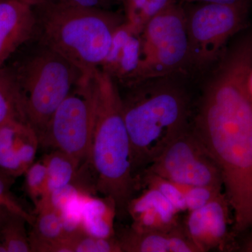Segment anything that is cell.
<instances>
[{"mask_svg":"<svg viewBox=\"0 0 252 252\" xmlns=\"http://www.w3.org/2000/svg\"><path fill=\"white\" fill-rule=\"evenodd\" d=\"M193 133L220 169L235 229L252 227V96L244 74L208 79Z\"/></svg>","mask_w":252,"mask_h":252,"instance_id":"cell-1","label":"cell"},{"mask_svg":"<svg viewBox=\"0 0 252 252\" xmlns=\"http://www.w3.org/2000/svg\"><path fill=\"white\" fill-rule=\"evenodd\" d=\"M93 100L90 149L75 182L114 204L117 215L127 214L136 187L131 163L130 140L117 83L100 69L89 74Z\"/></svg>","mask_w":252,"mask_h":252,"instance_id":"cell-2","label":"cell"},{"mask_svg":"<svg viewBox=\"0 0 252 252\" xmlns=\"http://www.w3.org/2000/svg\"><path fill=\"white\" fill-rule=\"evenodd\" d=\"M165 77L123 86L126 93L120 94L133 172L150 165L187 130V95L180 86Z\"/></svg>","mask_w":252,"mask_h":252,"instance_id":"cell-3","label":"cell"},{"mask_svg":"<svg viewBox=\"0 0 252 252\" xmlns=\"http://www.w3.org/2000/svg\"><path fill=\"white\" fill-rule=\"evenodd\" d=\"M34 7L36 37L79 68L84 74L99 69L124 15L111 10L80 9L56 2Z\"/></svg>","mask_w":252,"mask_h":252,"instance_id":"cell-4","label":"cell"},{"mask_svg":"<svg viewBox=\"0 0 252 252\" xmlns=\"http://www.w3.org/2000/svg\"><path fill=\"white\" fill-rule=\"evenodd\" d=\"M20 50L18 59L5 65L14 76L28 124L39 137L84 74L36 36Z\"/></svg>","mask_w":252,"mask_h":252,"instance_id":"cell-5","label":"cell"},{"mask_svg":"<svg viewBox=\"0 0 252 252\" xmlns=\"http://www.w3.org/2000/svg\"><path fill=\"white\" fill-rule=\"evenodd\" d=\"M141 39L140 65L130 84L167 77L189 64L187 15L175 2L147 22Z\"/></svg>","mask_w":252,"mask_h":252,"instance_id":"cell-6","label":"cell"},{"mask_svg":"<svg viewBox=\"0 0 252 252\" xmlns=\"http://www.w3.org/2000/svg\"><path fill=\"white\" fill-rule=\"evenodd\" d=\"M248 1L200 2L186 11L190 64L203 67L218 58L225 42L245 27Z\"/></svg>","mask_w":252,"mask_h":252,"instance_id":"cell-7","label":"cell"},{"mask_svg":"<svg viewBox=\"0 0 252 252\" xmlns=\"http://www.w3.org/2000/svg\"><path fill=\"white\" fill-rule=\"evenodd\" d=\"M92 128V95L89 74H85L38 137L39 145L71 156L81 167L89 155Z\"/></svg>","mask_w":252,"mask_h":252,"instance_id":"cell-8","label":"cell"},{"mask_svg":"<svg viewBox=\"0 0 252 252\" xmlns=\"http://www.w3.org/2000/svg\"><path fill=\"white\" fill-rule=\"evenodd\" d=\"M145 171L182 185L223 186L216 162L193 132L187 130L172 141Z\"/></svg>","mask_w":252,"mask_h":252,"instance_id":"cell-9","label":"cell"},{"mask_svg":"<svg viewBox=\"0 0 252 252\" xmlns=\"http://www.w3.org/2000/svg\"><path fill=\"white\" fill-rule=\"evenodd\" d=\"M36 33L33 6L23 0H0V68L34 39Z\"/></svg>","mask_w":252,"mask_h":252,"instance_id":"cell-10","label":"cell"},{"mask_svg":"<svg viewBox=\"0 0 252 252\" xmlns=\"http://www.w3.org/2000/svg\"><path fill=\"white\" fill-rule=\"evenodd\" d=\"M229 205L225 194H220L203 207L189 212L185 232L200 252L220 248L228 235Z\"/></svg>","mask_w":252,"mask_h":252,"instance_id":"cell-11","label":"cell"},{"mask_svg":"<svg viewBox=\"0 0 252 252\" xmlns=\"http://www.w3.org/2000/svg\"><path fill=\"white\" fill-rule=\"evenodd\" d=\"M39 146L35 131L27 123L13 122L0 128V172L6 177L24 175L34 162Z\"/></svg>","mask_w":252,"mask_h":252,"instance_id":"cell-12","label":"cell"},{"mask_svg":"<svg viewBox=\"0 0 252 252\" xmlns=\"http://www.w3.org/2000/svg\"><path fill=\"white\" fill-rule=\"evenodd\" d=\"M141 32L127 22L116 30L112 44L99 69L108 74L117 85L132 82L140 65Z\"/></svg>","mask_w":252,"mask_h":252,"instance_id":"cell-13","label":"cell"},{"mask_svg":"<svg viewBox=\"0 0 252 252\" xmlns=\"http://www.w3.org/2000/svg\"><path fill=\"white\" fill-rule=\"evenodd\" d=\"M176 210L160 192L147 188L140 196L132 198L127 214L132 219V229L137 231L172 230L179 226Z\"/></svg>","mask_w":252,"mask_h":252,"instance_id":"cell-14","label":"cell"},{"mask_svg":"<svg viewBox=\"0 0 252 252\" xmlns=\"http://www.w3.org/2000/svg\"><path fill=\"white\" fill-rule=\"evenodd\" d=\"M118 240L122 252H200L180 225L172 230L153 231L130 228Z\"/></svg>","mask_w":252,"mask_h":252,"instance_id":"cell-15","label":"cell"},{"mask_svg":"<svg viewBox=\"0 0 252 252\" xmlns=\"http://www.w3.org/2000/svg\"><path fill=\"white\" fill-rule=\"evenodd\" d=\"M117 215L114 204L108 199L83 193L81 202V228L88 234L99 238L114 236V219Z\"/></svg>","mask_w":252,"mask_h":252,"instance_id":"cell-16","label":"cell"},{"mask_svg":"<svg viewBox=\"0 0 252 252\" xmlns=\"http://www.w3.org/2000/svg\"><path fill=\"white\" fill-rule=\"evenodd\" d=\"M36 216L29 233L31 252H46L51 244L65 236L61 214L49 207L34 210Z\"/></svg>","mask_w":252,"mask_h":252,"instance_id":"cell-17","label":"cell"},{"mask_svg":"<svg viewBox=\"0 0 252 252\" xmlns=\"http://www.w3.org/2000/svg\"><path fill=\"white\" fill-rule=\"evenodd\" d=\"M16 122L28 124L14 76L4 65L0 68V128Z\"/></svg>","mask_w":252,"mask_h":252,"instance_id":"cell-18","label":"cell"},{"mask_svg":"<svg viewBox=\"0 0 252 252\" xmlns=\"http://www.w3.org/2000/svg\"><path fill=\"white\" fill-rule=\"evenodd\" d=\"M41 161L44 162L47 170L46 195L56 189L74 184L80 164L74 158L61 151L54 149L44 156Z\"/></svg>","mask_w":252,"mask_h":252,"instance_id":"cell-19","label":"cell"},{"mask_svg":"<svg viewBox=\"0 0 252 252\" xmlns=\"http://www.w3.org/2000/svg\"><path fill=\"white\" fill-rule=\"evenodd\" d=\"M28 220L17 214L9 212L0 223V252H31Z\"/></svg>","mask_w":252,"mask_h":252,"instance_id":"cell-20","label":"cell"},{"mask_svg":"<svg viewBox=\"0 0 252 252\" xmlns=\"http://www.w3.org/2000/svg\"><path fill=\"white\" fill-rule=\"evenodd\" d=\"M124 9L126 22L136 31L142 30L152 18L166 9L173 0H120Z\"/></svg>","mask_w":252,"mask_h":252,"instance_id":"cell-21","label":"cell"},{"mask_svg":"<svg viewBox=\"0 0 252 252\" xmlns=\"http://www.w3.org/2000/svg\"><path fill=\"white\" fill-rule=\"evenodd\" d=\"M71 252H122L117 238H104L88 234L83 230L67 234Z\"/></svg>","mask_w":252,"mask_h":252,"instance_id":"cell-22","label":"cell"},{"mask_svg":"<svg viewBox=\"0 0 252 252\" xmlns=\"http://www.w3.org/2000/svg\"><path fill=\"white\" fill-rule=\"evenodd\" d=\"M143 182L147 188L156 189L160 192L179 212L187 210L185 196L175 182L146 171L144 175Z\"/></svg>","mask_w":252,"mask_h":252,"instance_id":"cell-23","label":"cell"},{"mask_svg":"<svg viewBox=\"0 0 252 252\" xmlns=\"http://www.w3.org/2000/svg\"><path fill=\"white\" fill-rule=\"evenodd\" d=\"M25 189L28 196L36 205L47 193V170L44 162H34L24 173Z\"/></svg>","mask_w":252,"mask_h":252,"instance_id":"cell-24","label":"cell"},{"mask_svg":"<svg viewBox=\"0 0 252 252\" xmlns=\"http://www.w3.org/2000/svg\"><path fill=\"white\" fill-rule=\"evenodd\" d=\"M175 184L185 196L186 205L189 212L203 207L222 193L220 187Z\"/></svg>","mask_w":252,"mask_h":252,"instance_id":"cell-25","label":"cell"},{"mask_svg":"<svg viewBox=\"0 0 252 252\" xmlns=\"http://www.w3.org/2000/svg\"><path fill=\"white\" fill-rule=\"evenodd\" d=\"M5 177L0 172V223L9 212H13L24 217L30 225L32 224L34 216L26 212L15 200L10 193L9 182Z\"/></svg>","mask_w":252,"mask_h":252,"instance_id":"cell-26","label":"cell"},{"mask_svg":"<svg viewBox=\"0 0 252 252\" xmlns=\"http://www.w3.org/2000/svg\"><path fill=\"white\" fill-rule=\"evenodd\" d=\"M112 0H58L59 4L80 9L110 10Z\"/></svg>","mask_w":252,"mask_h":252,"instance_id":"cell-27","label":"cell"},{"mask_svg":"<svg viewBox=\"0 0 252 252\" xmlns=\"http://www.w3.org/2000/svg\"><path fill=\"white\" fill-rule=\"evenodd\" d=\"M23 1H26L28 4L34 6L36 5L43 4V3L56 2L58 0H23Z\"/></svg>","mask_w":252,"mask_h":252,"instance_id":"cell-28","label":"cell"},{"mask_svg":"<svg viewBox=\"0 0 252 252\" xmlns=\"http://www.w3.org/2000/svg\"><path fill=\"white\" fill-rule=\"evenodd\" d=\"M244 251L252 252V236L249 239L244 247Z\"/></svg>","mask_w":252,"mask_h":252,"instance_id":"cell-29","label":"cell"},{"mask_svg":"<svg viewBox=\"0 0 252 252\" xmlns=\"http://www.w3.org/2000/svg\"><path fill=\"white\" fill-rule=\"evenodd\" d=\"M248 89L250 91V94L252 96V71L250 73V76H249L248 79Z\"/></svg>","mask_w":252,"mask_h":252,"instance_id":"cell-30","label":"cell"},{"mask_svg":"<svg viewBox=\"0 0 252 252\" xmlns=\"http://www.w3.org/2000/svg\"><path fill=\"white\" fill-rule=\"evenodd\" d=\"M239 1H248V0H239Z\"/></svg>","mask_w":252,"mask_h":252,"instance_id":"cell-31","label":"cell"}]
</instances>
